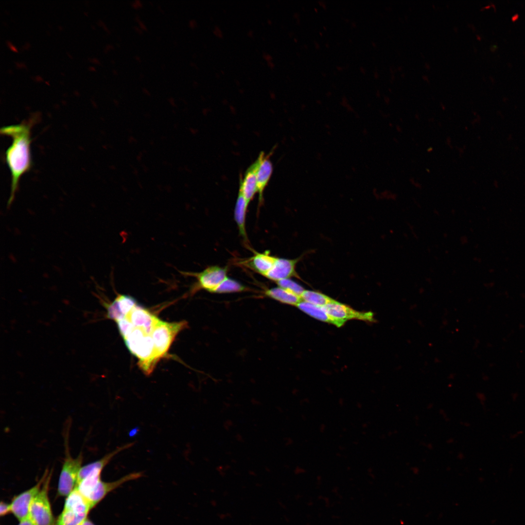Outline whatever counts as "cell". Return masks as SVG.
Returning <instances> with one entry per match:
<instances>
[{
    "label": "cell",
    "mask_w": 525,
    "mask_h": 525,
    "mask_svg": "<svg viewBox=\"0 0 525 525\" xmlns=\"http://www.w3.org/2000/svg\"><path fill=\"white\" fill-rule=\"evenodd\" d=\"M259 163V158L258 157L247 169L244 176L240 175L239 192L242 194L248 204L257 193V171Z\"/></svg>",
    "instance_id": "11"
},
{
    "label": "cell",
    "mask_w": 525,
    "mask_h": 525,
    "mask_svg": "<svg viewBox=\"0 0 525 525\" xmlns=\"http://www.w3.org/2000/svg\"><path fill=\"white\" fill-rule=\"evenodd\" d=\"M297 307L312 317L319 320L332 324L331 319L323 306L314 305L302 300Z\"/></svg>",
    "instance_id": "18"
},
{
    "label": "cell",
    "mask_w": 525,
    "mask_h": 525,
    "mask_svg": "<svg viewBox=\"0 0 525 525\" xmlns=\"http://www.w3.org/2000/svg\"><path fill=\"white\" fill-rule=\"evenodd\" d=\"M184 275L194 277L197 279L196 288L214 293L218 287L228 277L227 269L218 266H209L198 273L181 272Z\"/></svg>",
    "instance_id": "8"
},
{
    "label": "cell",
    "mask_w": 525,
    "mask_h": 525,
    "mask_svg": "<svg viewBox=\"0 0 525 525\" xmlns=\"http://www.w3.org/2000/svg\"><path fill=\"white\" fill-rule=\"evenodd\" d=\"M264 294L279 302L293 306H297L302 300L300 297L279 286L267 289Z\"/></svg>",
    "instance_id": "17"
},
{
    "label": "cell",
    "mask_w": 525,
    "mask_h": 525,
    "mask_svg": "<svg viewBox=\"0 0 525 525\" xmlns=\"http://www.w3.org/2000/svg\"><path fill=\"white\" fill-rule=\"evenodd\" d=\"M277 257L268 252L255 253L248 262V265L256 272L265 276L273 267Z\"/></svg>",
    "instance_id": "15"
},
{
    "label": "cell",
    "mask_w": 525,
    "mask_h": 525,
    "mask_svg": "<svg viewBox=\"0 0 525 525\" xmlns=\"http://www.w3.org/2000/svg\"><path fill=\"white\" fill-rule=\"evenodd\" d=\"M11 512V507L10 504H7L1 502L0 504V515L1 516H5Z\"/></svg>",
    "instance_id": "23"
},
{
    "label": "cell",
    "mask_w": 525,
    "mask_h": 525,
    "mask_svg": "<svg viewBox=\"0 0 525 525\" xmlns=\"http://www.w3.org/2000/svg\"><path fill=\"white\" fill-rule=\"evenodd\" d=\"M35 121V120L31 119L19 124L5 126L0 129L1 134L12 139L11 145L5 151V160L11 176L8 207L15 198L21 177L32 167L31 130Z\"/></svg>",
    "instance_id": "1"
},
{
    "label": "cell",
    "mask_w": 525,
    "mask_h": 525,
    "mask_svg": "<svg viewBox=\"0 0 525 525\" xmlns=\"http://www.w3.org/2000/svg\"><path fill=\"white\" fill-rule=\"evenodd\" d=\"M299 260V258L289 259L277 257L273 267L265 277L275 282L292 277H298L296 266Z\"/></svg>",
    "instance_id": "10"
},
{
    "label": "cell",
    "mask_w": 525,
    "mask_h": 525,
    "mask_svg": "<svg viewBox=\"0 0 525 525\" xmlns=\"http://www.w3.org/2000/svg\"><path fill=\"white\" fill-rule=\"evenodd\" d=\"M123 339L129 350L138 359L140 368L145 374H150L159 360L155 351L151 334H147L141 328L135 327Z\"/></svg>",
    "instance_id": "2"
},
{
    "label": "cell",
    "mask_w": 525,
    "mask_h": 525,
    "mask_svg": "<svg viewBox=\"0 0 525 525\" xmlns=\"http://www.w3.org/2000/svg\"><path fill=\"white\" fill-rule=\"evenodd\" d=\"M187 326V322H166L159 319L154 327L151 336L159 359L167 353L177 334Z\"/></svg>",
    "instance_id": "4"
},
{
    "label": "cell",
    "mask_w": 525,
    "mask_h": 525,
    "mask_svg": "<svg viewBox=\"0 0 525 525\" xmlns=\"http://www.w3.org/2000/svg\"><path fill=\"white\" fill-rule=\"evenodd\" d=\"M249 204L242 194L239 192L234 209V219L239 233L245 239H247L245 228L246 213Z\"/></svg>",
    "instance_id": "16"
},
{
    "label": "cell",
    "mask_w": 525,
    "mask_h": 525,
    "mask_svg": "<svg viewBox=\"0 0 525 525\" xmlns=\"http://www.w3.org/2000/svg\"><path fill=\"white\" fill-rule=\"evenodd\" d=\"M52 475L49 472L38 493L32 501L29 516L36 525H54V520L48 497L49 487Z\"/></svg>",
    "instance_id": "6"
},
{
    "label": "cell",
    "mask_w": 525,
    "mask_h": 525,
    "mask_svg": "<svg viewBox=\"0 0 525 525\" xmlns=\"http://www.w3.org/2000/svg\"><path fill=\"white\" fill-rule=\"evenodd\" d=\"M246 290L245 286L236 280L228 277L215 290L214 293H231L241 292Z\"/></svg>",
    "instance_id": "20"
},
{
    "label": "cell",
    "mask_w": 525,
    "mask_h": 525,
    "mask_svg": "<svg viewBox=\"0 0 525 525\" xmlns=\"http://www.w3.org/2000/svg\"><path fill=\"white\" fill-rule=\"evenodd\" d=\"M66 442L65 457L63 462L58 484V494L61 496H67L75 488L78 474L82 468L83 455L81 452L73 458Z\"/></svg>",
    "instance_id": "5"
},
{
    "label": "cell",
    "mask_w": 525,
    "mask_h": 525,
    "mask_svg": "<svg viewBox=\"0 0 525 525\" xmlns=\"http://www.w3.org/2000/svg\"><path fill=\"white\" fill-rule=\"evenodd\" d=\"M92 508L88 501L75 489L67 496L55 525H81Z\"/></svg>",
    "instance_id": "3"
},
{
    "label": "cell",
    "mask_w": 525,
    "mask_h": 525,
    "mask_svg": "<svg viewBox=\"0 0 525 525\" xmlns=\"http://www.w3.org/2000/svg\"><path fill=\"white\" fill-rule=\"evenodd\" d=\"M136 305V300L132 297L119 295L112 302L107 304L106 316L116 321L124 317Z\"/></svg>",
    "instance_id": "12"
},
{
    "label": "cell",
    "mask_w": 525,
    "mask_h": 525,
    "mask_svg": "<svg viewBox=\"0 0 525 525\" xmlns=\"http://www.w3.org/2000/svg\"><path fill=\"white\" fill-rule=\"evenodd\" d=\"M119 332L123 339L133 331L135 326L125 317L116 321Z\"/></svg>",
    "instance_id": "22"
},
{
    "label": "cell",
    "mask_w": 525,
    "mask_h": 525,
    "mask_svg": "<svg viewBox=\"0 0 525 525\" xmlns=\"http://www.w3.org/2000/svg\"><path fill=\"white\" fill-rule=\"evenodd\" d=\"M278 286L285 289L301 297L305 290L303 287L290 279H286L276 282Z\"/></svg>",
    "instance_id": "21"
},
{
    "label": "cell",
    "mask_w": 525,
    "mask_h": 525,
    "mask_svg": "<svg viewBox=\"0 0 525 525\" xmlns=\"http://www.w3.org/2000/svg\"><path fill=\"white\" fill-rule=\"evenodd\" d=\"M18 525H36L33 520L28 516L27 517L19 521Z\"/></svg>",
    "instance_id": "24"
},
{
    "label": "cell",
    "mask_w": 525,
    "mask_h": 525,
    "mask_svg": "<svg viewBox=\"0 0 525 525\" xmlns=\"http://www.w3.org/2000/svg\"><path fill=\"white\" fill-rule=\"evenodd\" d=\"M81 525H95L88 518L84 521Z\"/></svg>",
    "instance_id": "25"
},
{
    "label": "cell",
    "mask_w": 525,
    "mask_h": 525,
    "mask_svg": "<svg viewBox=\"0 0 525 525\" xmlns=\"http://www.w3.org/2000/svg\"><path fill=\"white\" fill-rule=\"evenodd\" d=\"M323 307L330 316L332 324L338 327L343 326L346 322L350 319L369 322L374 321L373 313L356 311L334 299Z\"/></svg>",
    "instance_id": "7"
},
{
    "label": "cell",
    "mask_w": 525,
    "mask_h": 525,
    "mask_svg": "<svg viewBox=\"0 0 525 525\" xmlns=\"http://www.w3.org/2000/svg\"><path fill=\"white\" fill-rule=\"evenodd\" d=\"M258 157L259 163L257 171V187L259 202L261 203L263 199L264 190L272 175L273 167L269 158L270 155H266L263 152H261Z\"/></svg>",
    "instance_id": "14"
},
{
    "label": "cell",
    "mask_w": 525,
    "mask_h": 525,
    "mask_svg": "<svg viewBox=\"0 0 525 525\" xmlns=\"http://www.w3.org/2000/svg\"><path fill=\"white\" fill-rule=\"evenodd\" d=\"M301 298L303 301L320 306H324L333 300V299L321 293L305 290L302 294Z\"/></svg>",
    "instance_id": "19"
},
{
    "label": "cell",
    "mask_w": 525,
    "mask_h": 525,
    "mask_svg": "<svg viewBox=\"0 0 525 525\" xmlns=\"http://www.w3.org/2000/svg\"><path fill=\"white\" fill-rule=\"evenodd\" d=\"M49 473L47 469L38 482L33 487L15 496L11 504V512L20 521L29 516V508L32 501L39 491L43 483Z\"/></svg>",
    "instance_id": "9"
},
{
    "label": "cell",
    "mask_w": 525,
    "mask_h": 525,
    "mask_svg": "<svg viewBox=\"0 0 525 525\" xmlns=\"http://www.w3.org/2000/svg\"><path fill=\"white\" fill-rule=\"evenodd\" d=\"M136 327L142 329L147 334L152 331L159 319L148 310L137 304L125 316Z\"/></svg>",
    "instance_id": "13"
}]
</instances>
